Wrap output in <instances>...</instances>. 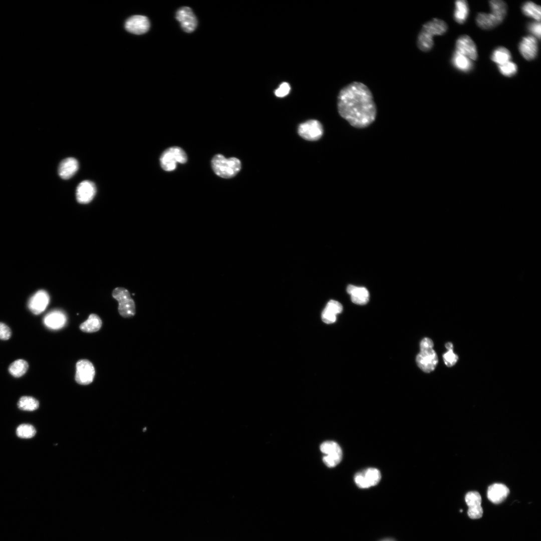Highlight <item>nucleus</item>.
<instances>
[{"label": "nucleus", "mask_w": 541, "mask_h": 541, "mask_svg": "<svg viewBox=\"0 0 541 541\" xmlns=\"http://www.w3.org/2000/svg\"><path fill=\"white\" fill-rule=\"evenodd\" d=\"M339 115L352 126L365 128L376 119L377 107L373 94L364 83L352 82L343 87L338 95Z\"/></svg>", "instance_id": "nucleus-1"}, {"label": "nucleus", "mask_w": 541, "mask_h": 541, "mask_svg": "<svg viewBox=\"0 0 541 541\" xmlns=\"http://www.w3.org/2000/svg\"><path fill=\"white\" fill-rule=\"evenodd\" d=\"M448 29L447 24L438 18H433L424 23L419 31L416 40L418 49L425 53L429 52L434 46L433 37L444 35Z\"/></svg>", "instance_id": "nucleus-2"}, {"label": "nucleus", "mask_w": 541, "mask_h": 541, "mask_svg": "<svg viewBox=\"0 0 541 541\" xmlns=\"http://www.w3.org/2000/svg\"><path fill=\"white\" fill-rule=\"evenodd\" d=\"M491 13H478L476 18L477 26L482 29L489 30L496 27L504 20L507 7L501 0H491L489 2Z\"/></svg>", "instance_id": "nucleus-3"}, {"label": "nucleus", "mask_w": 541, "mask_h": 541, "mask_svg": "<svg viewBox=\"0 0 541 541\" xmlns=\"http://www.w3.org/2000/svg\"><path fill=\"white\" fill-rule=\"evenodd\" d=\"M211 166L214 173L223 178H230L235 176L241 169V162L235 157L226 158L218 154L214 155L211 160Z\"/></svg>", "instance_id": "nucleus-4"}, {"label": "nucleus", "mask_w": 541, "mask_h": 541, "mask_svg": "<svg viewBox=\"0 0 541 541\" xmlns=\"http://www.w3.org/2000/svg\"><path fill=\"white\" fill-rule=\"evenodd\" d=\"M187 160V155L180 147L173 146L166 149L160 158V165L166 171H171L176 167L177 163L184 164Z\"/></svg>", "instance_id": "nucleus-5"}, {"label": "nucleus", "mask_w": 541, "mask_h": 541, "mask_svg": "<svg viewBox=\"0 0 541 541\" xmlns=\"http://www.w3.org/2000/svg\"><path fill=\"white\" fill-rule=\"evenodd\" d=\"M112 295L119 303L118 312L122 317L128 318L135 315V303L127 289L122 287L116 288L113 290Z\"/></svg>", "instance_id": "nucleus-6"}, {"label": "nucleus", "mask_w": 541, "mask_h": 541, "mask_svg": "<svg viewBox=\"0 0 541 541\" xmlns=\"http://www.w3.org/2000/svg\"><path fill=\"white\" fill-rule=\"evenodd\" d=\"M320 450L325 454L323 461L328 467H334L341 461L342 451L337 442L333 441L324 442L320 446Z\"/></svg>", "instance_id": "nucleus-7"}, {"label": "nucleus", "mask_w": 541, "mask_h": 541, "mask_svg": "<svg viewBox=\"0 0 541 541\" xmlns=\"http://www.w3.org/2000/svg\"><path fill=\"white\" fill-rule=\"evenodd\" d=\"M76 382L82 385H89L94 379L95 371L93 364L88 360H79L76 365Z\"/></svg>", "instance_id": "nucleus-8"}, {"label": "nucleus", "mask_w": 541, "mask_h": 541, "mask_svg": "<svg viewBox=\"0 0 541 541\" xmlns=\"http://www.w3.org/2000/svg\"><path fill=\"white\" fill-rule=\"evenodd\" d=\"M298 132L299 135L304 139L316 141L322 137L323 128L318 120H310L301 123L298 127Z\"/></svg>", "instance_id": "nucleus-9"}, {"label": "nucleus", "mask_w": 541, "mask_h": 541, "mask_svg": "<svg viewBox=\"0 0 541 541\" xmlns=\"http://www.w3.org/2000/svg\"><path fill=\"white\" fill-rule=\"evenodd\" d=\"M381 477L379 470L375 468H369L356 473L354 480L360 488H367L377 484Z\"/></svg>", "instance_id": "nucleus-10"}, {"label": "nucleus", "mask_w": 541, "mask_h": 541, "mask_svg": "<svg viewBox=\"0 0 541 541\" xmlns=\"http://www.w3.org/2000/svg\"><path fill=\"white\" fill-rule=\"evenodd\" d=\"M176 19L180 23L182 29L186 33L193 32L197 27V19L189 7L180 8L176 12Z\"/></svg>", "instance_id": "nucleus-11"}, {"label": "nucleus", "mask_w": 541, "mask_h": 541, "mask_svg": "<svg viewBox=\"0 0 541 541\" xmlns=\"http://www.w3.org/2000/svg\"><path fill=\"white\" fill-rule=\"evenodd\" d=\"M455 51L472 60H476L478 55L476 46L474 41L468 36H460L455 43Z\"/></svg>", "instance_id": "nucleus-12"}, {"label": "nucleus", "mask_w": 541, "mask_h": 541, "mask_svg": "<svg viewBox=\"0 0 541 541\" xmlns=\"http://www.w3.org/2000/svg\"><path fill=\"white\" fill-rule=\"evenodd\" d=\"M416 361L418 366L424 372L433 371L438 363V358L433 349L422 350L417 355Z\"/></svg>", "instance_id": "nucleus-13"}, {"label": "nucleus", "mask_w": 541, "mask_h": 541, "mask_svg": "<svg viewBox=\"0 0 541 541\" xmlns=\"http://www.w3.org/2000/svg\"><path fill=\"white\" fill-rule=\"evenodd\" d=\"M150 26L148 19L144 16L135 15L129 18L125 22L126 30L133 34L142 35L148 31Z\"/></svg>", "instance_id": "nucleus-14"}, {"label": "nucleus", "mask_w": 541, "mask_h": 541, "mask_svg": "<svg viewBox=\"0 0 541 541\" xmlns=\"http://www.w3.org/2000/svg\"><path fill=\"white\" fill-rule=\"evenodd\" d=\"M465 502L468 506L467 514L472 519H478L483 515V509L481 507V497L480 494L475 491H469L465 496Z\"/></svg>", "instance_id": "nucleus-15"}, {"label": "nucleus", "mask_w": 541, "mask_h": 541, "mask_svg": "<svg viewBox=\"0 0 541 541\" xmlns=\"http://www.w3.org/2000/svg\"><path fill=\"white\" fill-rule=\"evenodd\" d=\"M50 302L48 293L41 290L36 292L29 299L28 308L35 315H39L44 312Z\"/></svg>", "instance_id": "nucleus-16"}, {"label": "nucleus", "mask_w": 541, "mask_h": 541, "mask_svg": "<svg viewBox=\"0 0 541 541\" xmlns=\"http://www.w3.org/2000/svg\"><path fill=\"white\" fill-rule=\"evenodd\" d=\"M518 49L520 54L527 61L534 60L537 54L538 43L533 36H527L520 41Z\"/></svg>", "instance_id": "nucleus-17"}, {"label": "nucleus", "mask_w": 541, "mask_h": 541, "mask_svg": "<svg viewBox=\"0 0 541 541\" xmlns=\"http://www.w3.org/2000/svg\"><path fill=\"white\" fill-rule=\"evenodd\" d=\"M96 192V186L93 182L89 180L83 181L77 187V200L80 203L87 204L93 199Z\"/></svg>", "instance_id": "nucleus-18"}, {"label": "nucleus", "mask_w": 541, "mask_h": 541, "mask_svg": "<svg viewBox=\"0 0 541 541\" xmlns=\"http://www.w3.org/2000/svg\"><path fill=\"white\" fill-rule=\"evenodd\" d=\"M509 493V490L505 485L496 483L488 487L487 496L492 503L499 504L506 498Z\"/></svg>", "instance_id": "nucleus-19"}, {"label": "nucleus", "mask_w": 541, "mask_h": 541, "mask_svg": "<svg viewBox=\"0 0 541 541\" xmlns=\"http://www.w3.org/2000/svg\"><path fill=\"white\" fill-rule=\"evenodd\" d=\"M45 325L51 329L56 330L63 328L67 321L66 316L62 311L53 310L48 313L44 318Z\"/></svg>", "instance_id": "nucleus-20"}, {"label": "nucleus", "mask_w": 541, "mask_h": 541, "mask_svg": "<svg viewBox=\"0 0 541 541\" xmlns=\"http://www.w3.org/2000/svg\"><path fill=\"white\" fill-rule=\"evenodd\" d=\"M79 169V163L77 160L73 157L67 158L63 160L58 167V174L64 179L72 177Z\"/></svg>", "instance_id": "nucleus-21"}, {"label": "nucleus", "mask_w": 541, "mask_h": 541, "mask_svg": "<svg viewBox=\"0 0 541 541\" xmlns=\"http://www.w3.org/2000/svg\"><path fill=\"white\" fill-rule=\"evenodd\" d=\"M343 307L339 302L330 301L322 313V320L326 324H332L336 320L337 314L342 312Z\"/></svg>", "instance_id": "nucleus-22"}, {"label": "nucleus", "mask_w": 541, "mask_h": 541, "mask_svg": "<svg viewBox=\"0 0 541 541\" xmlns=\"http://www.w3.org/2000/svg\"><path fill=\"white\" fill-rule=\"evenodd\" d=\"M347 291L350 295L351 300L354 304L365 305L369 301V293L364 287L350 285L347 288Z\"/></svg>", "instance_id": "nucleus-23"}, {"label": "nucleus", "mask_w": 541, "mask_h": 541, "mask_svg": "<svg viewBox=\"0 0 541 541\" xmlns=\"http://www.w3.org/2000/svg\"><path fill=\"white\" fill-rule=\"evenodd\" d=\"M451 62L455 68L463 72H469L473 68L471 60L456 51L453 54Z\"/></svg>", "instance_id": "nucleus-24"}, {"label": "nucleus", "mask_w": 541, "mask_h": 541, "mask_svg": "<svg viewBox=\"0 0 541 541\" xmlns=\"http://www.w3.org/2000/svg\"><path fill=\"white\" fill-rule=\"evenodd\" d=\"M102 325V322L99 316L91 314L86 321L80 324V329L84 332L94 333L98 331Z\"/></svg>", "instance_id": "nucleus-25"}, {"label": "nucleus", "mask_w": 541, "mask_h": 541, "mask_svg": "<svg viewBox=\"0 0 541 541\" xmlns=\"http://www.w3.org/2000/svg\"><path fill=\"white\" fill-rule=\"evenodd\" d=\"M469 14V8L465 0H457L455 2V10L453 14L454 20L459 24H463Z\"/></svg>", "instance_id": "nucleus-26"}, {"label": "nucleus", "mask_w": 541, "mask_h": 541, "mask_svg": "<svg viewBox=\"0 0 541 541\" xmlns=\"http://www.w3.org/2000/svg\"><path fill=\"white\" fill-rule=\"evenodd\" d=\"M511 57V54L508 50L503 47H498L492 52L491 60L498 66L510 61Z\"/></svg>", "instance_id": "nucleus-27"}, {"label": "nucleus", "mask_w": 541, "mask_h": 541, "mask_svg": "<svg viewBox=\"0 0 541 541\" xmlns=\"http://www.w3.org/2000/svg\"><path fill=\"white\" fill-rule=\"evenodd\" d=\"M521 11L526 16L531 18L537 22H540L541 16V8L532 2H526L521 6Z\"/></svg>", "instance_id": "nucleus-28"}, {"label": "nucleus", "mask_w": 541, "mask_h": 541, "mask_svg": "<svg viewBox=\"0 0 541 541\" xmlns=\"http://www.w3.org/2000/svg\"><path fill=\"white\" fill-rule=\"evenodd\" d=\"M29 367L28 363L24 360L19 359L13 362L9 367L10 374L15 377L24 375Z\"/></svg>", "instance_id": "nucleus-29"}, {"label": "nucleus", "mask_w": 541, "mask_h": 541, "mask_svg": "<svg viewBox=\"0 0 541 541\" xmlns=\"http://www.w3.org/2000/svg\"><path fill=\"white\" fill-rule=\"evenodd\" d=\"M18 408L24 411H33L39 408V402L31 396H23L18 402Z\"/></svg>", "instance_id": "nucleus-30"}, {"label": "nucleus", "mask_w": 541, "mask_h": 541, "mask_svg": "<svg viewBox=\"0 0 541 541\" xmlns=\"http://www.w3.org/2000/svg\"><path fill=\"white\" fill-rule=\"evenodd\" d=\"M16 433L19 437L27 439L34 437L36 433V430L32 425L23 424L17 427Z\"/></svg>", "instance_id": "nucleus-31"}, {"label": "nucleus", "mask_w": 541, "mask_h": 541, "mask_svg": "<svg viewBox=\"0 0 541 541\" xmlns=\"http://www.w3.org/2000/svg\"><path fill=\"white\" fill-rule=\"evenodd\" d=\"M498 68L500 73L506 77H512L515 75L517 72L516 65L511 61L501 65H498Z\"/></svg>", "instance_id": "nucleus-32"}, {"label": "nucleus", "mask_w": 541, "mask_h": 541, "mask_svg": "<svg viewBox=\"0 0 541 541\" xmlns=\"http://www.w3.org/2000/svg\"><path fill=\"white\" fill-rule=\"evenodd\" d=\"M443 360L445 365L448 367H452L458 360V356L455 354L452 350H449L443 355Z\"/></svg>", "instance_id": "nucleus-33"}, {"label": "nucleus", "mask_w": 541, "mask_h": 541, "mask_svg": "<svg viewBox=\"0 0 541 541\" xmlns=\"http://www.w3.org/2000/svg\"><path fill=\"white\" fill-rule=\"evenodd\" d=\"M291 87L289 83L283 82L279 87L275 91V94L278 97H284L287 96L290 92Z\"/></svg>", "instance_id": "nucleus-34"}, {"label": "nucleus", "mask_w": 541, "mask_h": 541, "mask_svg": "<svg viewBox=\"0 0 541 541\" xmlns=\"http://www.w3.org/2000/svg\"><path fill=\"white\" fill-rule=\"evenodd\" d=\"M528 29L529 31L533 35V37L538 38L539 40L540 39L541 33L540 22L536 21L529 24Z\"/></svg>", "instance_id": "nucleus-35"}, {"label": "nucleus", "mask_w": 541, "mask_h": 541, "mask_svg": "<svg viewBox=\"0 0 541 541\" xmlns=\"http://www.w3.org/2000/svg\"><path fill=\"white\" fill-rule=\"evenodd\" d=\"M12 332L10 328L5 324L0 322V339L8 340L11 336Z\"/></svg>", "instance_id": "nucleus-36"}, {"label": "nucleus", "mask_w": 541, "mask_h": 541, "mask_svg": "<svg viewBox=\"0 0 541 541\" xmlns=\"http://www.w3.org/2000/svg\"><path fill=\"white\" fill-rule=\"evenodd\" d=\"M433 343L432 341L428 338H424L421 341L420 345V351L433 349Z\"/></svg>", "instance_id": "nucleus-37"}, {"label": "nucleus", "mask_w": 541, "mask_h": 541, "mask_svg": "<svg viewBox=\"0 0 541 541\" xmlns=\"http://www.w3.org/2000/svg\"><path fill=\"white\" fill-rule=\"evenodd\" d=\"M445 347L448 350H452L453 345H452V343H451L450 342H448V343L446 344Z\"/></svg>", "instance_id": "nucleus-38"}, {"label": "nucleus", "mask_w": 541, "mask_h": 541, "mask_svg": "<svg viewBox=\"0 0 541 541\" xmlns=\"http://www.w3.org/2000/svg\"><path fill=\"white\" fill-rule=\"evenodd\" d=\"M460 512H462V509H460Z\"/></svg>", "instance_id": "nucleus-39"}]
</instances>
